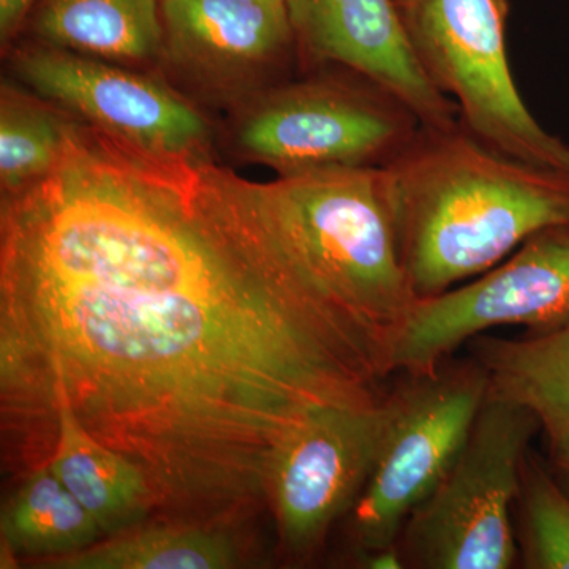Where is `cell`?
I'll list each match as a JSON object with an SVG mask.
<instances>
[{"label": "cell", "instance_id": "6da1fadb", "mask_svg": "<svg viewBox=\"0 0 569 569\" xmlns=\"http://www.w3.org/2000/svg\"><path fill=\"white\" fill-rule=\"evenodd\" d=\"M387 350L310 274L268 183L194 151L66 121L54 168L7 193L9 410H69L141 468L157 511L212 527L268 503L284 438L380 402Z\"/></svg>", "mask_w": 569, "mask_h": 569}, {"label": "cell", "instance_id": "7a4b0ae2", "mask_svg": "<svg viewBox=\"0 0 569 569\" xmlns=\"http://www.w3.org/2000/svg\"><path fill=\"white\" fill-rule=\"evenodd\" d=\"M385 168L418 299L485 274L531 236L569 224V171L497 151L462 123L421 127Z\"/></svg>", "mask_w": 569, "mask_h": 569}, {"label": "cell", "instance_id": "3957f363", "mask_svg": "<svg viewBox=\"0 0 569 569\" xmlns=\"http://www.w3.org/2000/svg\"><path fill=\"white\" fill-rule=\"evenodd\" d=\"M268 189L310 274L376 337L391 365L392 348L419 299L400 254L387 168L280 176Z\"/></svg>", "mask_w": 569, "mask_h": 569}, {"label": "cell", "instance_id": "277c9868", "mask_svg": "<svg viewBox=\"0 0 569 569\" xmlns=\"http://www.w3.org/2000/svg\"><path fill=\"white\" fill-rule=\"evenodd\" d=\"M538 430L531 411L489 388L458 459L403 527L399 549L406 567H515L520 552L512 505Z\"/></svg>", "mask_w": 569, "mask_h": 569}, {"label": "cell", "instance_id": "5b68a950", "mask_svg": "<svg viewBox=\"0 0 569 569\" xmlns=\"http://www.w3.org/2000/svg\"><path fill=\"white\" fill-rule=\"evenodd\" d=\"M422 69L460 123L523 162L569 171V146L523 102L508 61V0H397Z\"/></svg>", "mask_w": 569, "mask_h": 569}, {"label": "cell", "instance_id": "8992f818", "mask_svg": "<svg viewBox=\"0 0 569 569\" xmlns=\"http://www.w3.org/2000/svg\"><path fill=\"white\" fill-rule=\"evenodd\" d=\"M488 392V373L473 361L443 362L389 396L376 467L351 509L362 553L399 546L407 520L458 459Z\"/></svg>", "mask_w": 569, "mask_h": 569}, {"label": "cell", "instance_id": "52a82bcc", "mask_svg": "<svg viewBox=\"0 0 569 569\" xmlns=\"http://www.w3.org/2000/svg\"><path fill=\"white\" fill-rule=\"evenodd\" d=\"M413 112L373 82L306 81L269 97L242 126V148L280 176L387 167L415 140Z\"/></svg>", "mask_w": 569, "mask_h": 569}, {"label": "cell", "instance_id": "ba28073f", "mask_svg": "<svg viewBox=\"0 0 569 569\" xmlns=\"http://www.w3.org/2000/svg\"><path fill=\"white\" fill-rule=\"evenodd\" d=\"M568 320L569 224H561L531 236L471 282L419 299L392 348L391 370L425 376L490 329L541 332Z\"/></svg>", "mask_w": 569, "mask_h": 569}, {"label": "cell", "instance_id": "9c48e42d", "mask_svg": "<svg viewBox=\"0 0 569 569\" xmlns=\"http://www.w3.org/2000/svg\"><path fill=\"white\" fill-rule=\"evenodd\" d=\"M389 415V397L372 406L328 407L284 438L272 463L268 501L291 556L312 553L332 523L358 503Z\"/></svg>", "mask_w": 569, "mask_h": 569}, {"label": "cell", "instance_id": "30bf717a", "mask_svg": "<svg viewBox=\"0 0 569 569\" xmlns=\"http://www.w3.org/2000/svg\"><path fill=\"white\" fill-rule=\"evenodd\" d=\"M295 39L309 56L373 82L425 129H452L455 102L422 69L397 0H287Z\"/></svg>", "mask_w": 569, "mask_h": 569}, {"label": "cell", "instance_id": "8fae6325", "mask_svg": "<svg viewBox=\"0 0 569 569\" xmlns=\"http://www.w3.org/2000/svg\"><path fill=\"white\" fill-rule=\"evenodd\" d=\"M21 80L82 121L144 148L194 151L208 134L200 112L148 78L61 50L18 56Z\"/></svg>", "mask_w": 569, "mask_h": 569}, {"label": "cell", "instance_id": "7c38bea8", "mask_svg": "<svg viewBox=\"0 0 569 569\" xmlns=\"http://www.w3.org/2000/svg\"><path fill=\"white\" fill-rule=\"evenodd\" d=\"M171 47L206 69L272 62L295 39L287 0H162Z\"/></svg>", "mask_w": 569, "mask_h": 569}, {"label": "cell", "instance_id": "4fadbf2b", "mask_svg": "<svg viewBox=\"0 0 569 569\" xmlns=\"http://www.w3.org/2000/svg\"><path fill=\"white\" fill-rule=\"evenodd\" d=\"M51 419L56 447L48 463L104 537L137 529L157 511L156 496L140 467L92 437L69 410L62 408Z\"/></svg>", "mask_w": 569, "mask_h": 569}, {"label": "cell", "instance_id": "5bb4252c", "mask_svg": "<svg viewBox=\"0 0 569 569\" xmlns=\"http://www.w3.org/2000/svg\"><path fill=\"white\" fill-rule=\"evenodd\" d=\"M475 361L490 391L531 411L548 440L569 430V320L523 339L478 336Z\"/></svg>", "mask_w": 569, "mask_h": 569}, {"label": "cell", "instance_id": "9a60e30c", "mask_svg": "<svg viewBox=\"0 0 569 569\" xmlns=\"http://www.w3.org/2000/svg\"><path fill=\"white\" fill-rule=\"evenodd\" d=\"M36 31L61 50L142 61L162 44V7L159 0H43Z\"/></svg>", "mask_w": 569, "mask_h": 569}, {"label": "cell", "instance_id": "2e32d148", "mask_svg": "<svg viewBox=\"0 0 569 569\" xmlns=\"http://www.w3.org/2000/svg\"><path fill=\"white\" fill-rule=\"evenodd\" d=\"M0 533L10 556L43 561L80 552L104 537L50 463L33 470L11 498L2 512Z\"/></svg>", "mask_w": 569, "mask_h": 569}, {"label": "cell", "instance_id": "e0dca14e", "mask_svg": "<svg viewBox=\"0 0 569 569\" xmlns=\"http://www.w3.org/2000/svg\"><path fill=\"white\" fill-rule=\"evenodd\" d=\"M41 563L52 569H227L238 565V549L219 527L174 522L140 526Z\"/></svg>", "mask_w": 569, "mask_h": 569}, {"label": "cell", "instance_id": "ac0fdd59", "mask_svg": "<svg viewBox=\"0 0 569 569\" xmlns=\"http://www.w3.org/2000/svg\"><path fill=\"white\" fill-rule=\"evenodd\" d=\"M66 119L3 88L0 107V181L7 193L50 173L61 157Z\"/></svg>", "mask_w": 569, "mask_h": 569}, {"label": "cell", "instance_id": "d6986e66", "mask_svg": "<svg viewBox=\"0 0 569 569\" xmlns=\"http://www.w3.org/2000/svg\"><path fill=\"white\" fill-rule=\"evenodd\" d=\"M520 556L531 569H569V493L535 458L523 467Z\"/></svg>", "mask_w": 569, "mask_h": 569}, {"label": "cell", "instance_id": "ffe728a7", "mask_svg": "<svg viewBox=\"0 0 569 569\" xmlns=\"http://www.w3.org/2000/svg\"><path fill=\"white\" fill-rule=\"evenodd\" d=\"M37 0H0V39L3 43L13 36Z\"/></svg>", "mask_w": 569, "mask_h": 569}, {"label": "cell", "instance_id": "44dd1931", "mask_svg": "<svg viewBox=\"0 0 569 569\" xmlns=\"http://www.w3.org/2000/svg\"><path fill=\"white\" fill-rule=\"evenodd\" d=\"M549 449L553 477L559 479L560 485L569 493V430L549 440Z\"/></svg>", "mask_w": 569, "mask_h": 569}, {"label": "cell", "instance_id": "7402d4cb", "mask_svg": "<svg viewBox=\"0 0 569 569\" xmlns=\"http://www.w3.org/2000/svg\"><path fill=\"white\" fill-rule=\"evenodd\" d=\"M361 563L362 567L370 569L406 568V561H403L399 546H396V548L376 550V552L362 553Z\"/></svg>", "mask_w": 569, "mask_h": 569}]
</instances>
